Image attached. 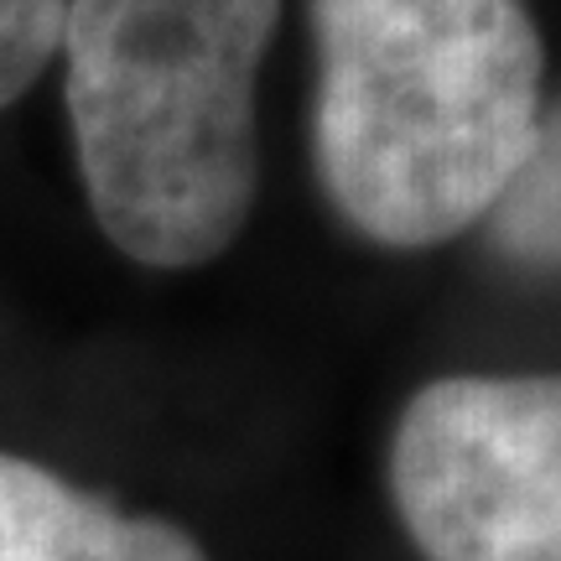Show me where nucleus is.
<instances>
[{
    "label": "nucleus",
    "mask_w": 561,
    "mask_h": 561,
    "mask_svg": "<svg viewBox=\"0 0 561 561\" xmlns=\"http://www.w3.org/2000/svg\"><path fill=\"white\" fill-rule=\"evenodd\" d=\"M318 172L359 234L426 250L479 224L541 115L525 0H312Z\"/></svg>",
    "instance_id": "nucleus-1"
},
{
    "label": "nucleus",
    "mask_w": 561,
    "mask_h": 561,
    "mask_svg": "<svg viewBox=\"0 0 561 561\" xmlns=\"http://www.w3.org/2000/svg\"><path fill=\"white\" fill-rule=\"evenodd\" d=\"M280 0H68V121L115 250L187 271L240 240L261 187L255 83Z\"/></svg>",
    "instance_id": "nucleus-2"
},
{
    "label": "nucleus",
    "mask_w": 561,
    "mask_h": 561,
    "mask_svg": "<svg viewBox=\"0 0 561 561\" xmlns=\"http://www.w3.org/2000/svg\"><path fill=\"white\" fill-rule=\"evenodd\" d=\"M390 494L426 561H561V375H453L405 405Z\"/></svg>",
    "instance_id": "nucleus-3"
},
{
    "label": "nucleus",
    "mask_w": 561,
    "mask_h": 561,
    "mask_svg": "<svg viewBox=\"0 0 561 561\" xmlns=\"http://www.w3.org/2000/svg\"><path fill=\"white\" fill-rule=\"evenodd\" d=\"M0 561H208L193 536L121 515L37 462L0 453Z\"/></svg>",
    "instance_id": "nucleus-4"
},
{
    "label": "nucleus",
    "mask_w": 561,
    "mask_h": 561,
    "mask_svg": "<svg viewBox=\"0 0 561 561\" xmlns=\"http://www.w3.org/2000/svg\"><path fill=\"white\" fill-rule=\"evenodd\" d=\"M483 219L504 255L525 265H561V104L536 115L520 167Z\"/></svg>",
    "instance_id": "nucleus-5"
},
{
    "label": "nucleus",
    "mask_w": 561,
    "mask_h": 561,
    "mask_svg": "<svg viewBox=\"0 0 561 561\" xmlns=\"http://www.w3.org/2000/svg\"><path fill=\"white\" fill-rule=\"evenodd\" d=\"M68 0H0V110L21 100L62 47Z\"/></svg>",
    "instance_id": "nucleus-6"
}]
</instances>
